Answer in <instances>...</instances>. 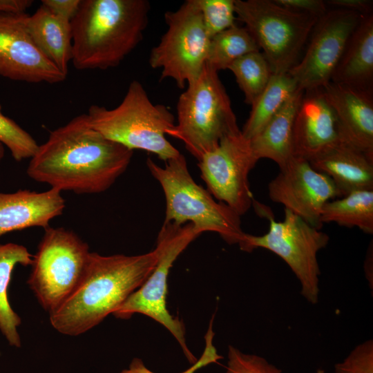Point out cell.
Returning a JSON list of instances; mask_svg holds the SVG:
<instances>
[{"label":"cell","mask_w":373,"mask_h":373,"mask_svg":"<svg viewBox=\"0 0 373 373\" xmlns=\"http://www.w3.org/2000/svg\"><path fill=\"white\" fill-rule=\"evenodd\" d=\"M133 154L94 129L84 113L50 133L30 158L26 173L60 192L99 193L125 172Z\"/></svg>","instance_id":"cell-1"},{"label":"cell","mask_w":373,"mask_h":373,"mask_svg":"<svg viewBox=\"0 0 373 373\" xmlns=\"http://www.w3.org/2000/svg\"><path fill=\"white\" fill-rule=\"evenodd\" d=\"M157 259L156 249L135 256L90 252L79 285L49 314L52 327L62 334L76 336L99 325L144 283Z\"/></svg>","instance_id":"cell-2"},{"label":"cell","mask_w":373,"mask_h":373,"mask_svg":"<svg viewBox=\"0 0 373 373\" xmlns=\"http://www.w3.org/2000/svg\"><path fill=\"white\" fill-rule=\"evenodd\" d=\"M150 9L147 0H82L71 20L73 66H118L142 41Z\"/></svg>","instance_id":"cell-3"},{"label":"cell","mask_w":373,"mask_h":373,"mask_svg":"<svg viewBox=\"0 0 373 373\" xmlns=\"http://www.w3.org/2000/svg\"><path fill=\"white\" fill-rule=\"evenodd\" d=\"M165 162L162 167L151 158L146 160L149 171L165 196L164 222L191 223L200 234L215 232L226 242L240 245L246 233L241 228L240 216L195 182L182 153Z\"/></svg>","instance_id":"cell-4"},{"label":"cell","mask_w":373,"mask_h":373,"mask_svg":"<svg viewBox=\"0 0 373 373\" xmlns=\"http://www.w3.org/2000/svg\"><path fill=\"white\" fill-rule=\"evenodd\" d=\"M86 114L94 129L132 151H145L164 162L181 153L166 137L175 125L173 114L165 106L154 104L137 80L130 83L117 106L93 105Z\"/></svg>","instance_id":"cell-5"},{"label":"cell","mask_w":373,"mask_h":373,"mask_svg":"<svg viewBox=\"0 0 373 373\" xmlns=\"http://www.w3.org/2000/svg\"><path fill=\"white\" fill-rule=\"evenodd\" d=\"M177 118L166 135L181 141L198 161L224 136L240 131L218 72L206 64L180 95Z\"/></svg>","instance_id":"cell-6"},{"label":"cell","mask_w":373,"mask_h":373,"mask_svg":"<svg viewBox=\"0 0 373 373\" xmlns=\"http://www.w3.org/2000/svg\"><path fill=\"white\" fill-rule=\"evenodd\" d=\"M235 12L274 75L288 73L298 63L318 18L287 9L274 0H235Z\"/></svg>","instance_id":"cell-7"},{"label":"cell","mask_w":373,"mask_h":373,"mask_svg":"<svg viewBox=\"0 0 373 373\" xmlns=\"http://www.w3.org/2000/svg\"><path fill=\"white\" fill-rule=\"evenodd\" d=\"M32 256L28 284L42 308L51 314L77 289L85 274L88 245L64 227L44 229Z\"/></svg>","instance_id":"cell-8"},{"label":"cell","mask_w":373,"mask_h":373,"mask_svg":"<svg viewBox=\"0 0 373 373\" xmlns=\"http://www.w3.org/2000/svg\"><path fill=\"white\" fill-rule=\"evenodd\" d=\"M200 235L191 223L164 222L157 239L158 259L155 267L144 283L113 313L121 319L141 314L155 320L171 333L191 364L197 359L186 345L184 325L171 315L166 298L170 269L180 254Z\"/></svg>","instance_id":"cell-9"},{"label":"cell","mask_w":373,"mask_h":373,"mask_svg":"<svg viewBox=\"0 0 373 373\" xmlns=\"http://www.w3.org/2000/svg\"><path fill=\"white\" fill-rule=\"evenodd\" d=\"M268 231L261 236L245 233L241 250L251 252L256 248L268 249L282 258L301 285V294L311 304H316L319 294L321 270L317 259L329 236L291 211L285 209L283 221L269 216Z\"/></svg>","instance_id":"cell-10"},{"label":"cell","mask_w":373,"mask_h":373,"mask_svg":"<svg viewBox=\"0 0 373 373\" xmlns=\"http://www.w3.org/2000/svg\"><path fill=\"white\" fill-rule=\"evenodd\" d=\"M164 21L167 30L152 48L149 62L153 69H161L160 79L171 78L183 89L202 71L211 39L196 0H186L175 11L166 12Z\"/></svg>","instance_id":"cell-11"},{"label":"cell","mask_w":373,"mask_h":373,"mask_svg":"<svg viewBox=\"0 0 373 373\" xmlns=\"http://www.w3.org/2000/svg\"><path fill=\"white\" fill-rule=\"evenodd\" d=\"M256 163L249 140L240 130L224 136L202 156L198 166L208 191L241 216L254 201L249 174Z\"/></svg>","instance_id":"cell-12"},{"label":"cell","mask_w":373,"mask_h":373,"mask_svg":"<svg viewBox=\"0 0 373 373\" xmlns=\"http://www.w3.org/2000/svg\"><path fill=\"white\" fill-rule=\"evenodd\" d=\"M362 15L341 8H328L318 18L306 44L305 54L288 74L298 88H321L331 81L347 41Z\"/></svg>","instance_id":"cell-13"},{"label":"cell","mask_w":373,"mask_h":373,"mask_svg":"<svg viewBox=\"0 0 373 373\" xmlns=\"http://www.w3.org/2000/svg\"><path fill=\"white\" fill-rule=\"evenodd\" d=\"M269 198L284 205L311 226L321 229L324 204L341 197L332 180L314 169L307 160L292 157L268 184Z\"/></svg>","instance_id":"cell-14"},{"label":"cell","mask_w":373,"mask_h":373,"mask_svg":"<svg viewBox=\"0 0 373 373\" xmlns=\"http://www.w3.org/2000/svg\"><path fill=\"white\" fill-rule=\"evenodd\" d=\"M26 12H0V76L28 83L57 84L62 73L37 46L26 28Z\"/></svg>","instance_id":"cell-15"},{"label":"cell","mask_w":373,"mask_h":373,"mask_svg":"<svg viewBox=\"0 0 373 373\" xmlns=\"http://www.w3.org/2000/svg\"><path fill=\"white\" fill-rule=\"evenodd\" d=\"M341 141L322 88L304 91L292 128V157L311 161Z\"/></svg>","instance_id":"cell-16"},{"label":"cell","mask_w":373,"mask_h":373,"mask_svg":"<svg viewBox=\"0 0 373 373\" xmlns=\"http://www.w3.org/2000/svg\"><path fill=\"white\" fill-rule=\"evenodd\" d=\"M341 141L373 160V93L329 82L322 88Z\"/></svg>","instance_id":"cell-17"},{"label":"cell","mask_w":373,"mask_h":373,"mask_svg":"<svg viewBox=\"0 0 373 373\" xmlns=\"http://www.w3.org/2000/svg\"><path fill=\"white\" fill-rule=\"evenodd\" d=\"M65 207L61 192L52 188L41 192L27 189L0 192V236L30 227L46 229Z\"/></svg>","instance_id":"cell-18"},{"label":"cell","mask_w":373,"mask_h":373,"mask_svg":"<svg viewBox=\"0 0 373 373\" xmlns=\"http://www.w3.org/2000/svg\"><path fill=\"white\" fill-rule=\"evenodd\" d=\"M309 162L332 180L341 197L373 190V160L341 140Z\"/></svg>","instance_id":"cell-19"},{"label":"cell","mask_w":373,"mask_h":373,"mask_svg":"<svg viewBox=\"0 0 373 373\" xmlns=\"http://www.w3.org/2000/svg\"><path fill=\"white\" fill-rule=\"evenodd\" d=\"M330 82L373 93V13L362 16Z\"/></svg>","instance_id":"cell-20"},{"label":"cell","mask_w":373,"mask_h":373,"mask_svg":"<svg viewBox=\"0 0 373 373\" xmlns=\"http://www.w3.org/2000/svg\"><path fill=\"white\" fill-rule=\"evenodd\" d=\"M27 30L45 56L67 76L73 58L71 21L42 4L26 19Z\"/></svg>","instance_id":"cell-21"},{"label":"cell","mask_w":373,"mask_h":373,"mask_svg":"<svg viewBox=\"0 0 373 373\" xmlns=\"http://www.w3.org/2000/svg\"><path fill=\"white\" fill-rule=\"evenodd\" d=\"M303 93L304 90L298 89L264 127L249 140L257 162L267 158L281 169L290 161L293 124Z\"/></svg>","instance_id":"cell-22"},{"label":"cell","mask_w":373,"mask_h":373,"mask_svg":"<svg viewBox=\"0 0 373 373\" xmlns=\"http://www.w3.org/2000/svg\"><path fill=\"white\" fill-rule=\"evenodd\" d=\"M32 262V255L25 246L12 242L0 244V331L15 347H21L18 327L21 321L10 305L8 286L15 266H29Z\"/></svg>","instance_id":"cell-23"},{"label":"cell","mask_w":373,"mask_h":373,"mask_svg":"<svg viewBox=\"0 0 373 373\" xmlns=\"http://www.w3.org/2000/svg\"><path fill=\"white\" fill-rule=\"evenodd\" d=\"M321 222H335L347 227H356L373 233V190L352 191L341 198L327 202L322 208Z\"/></svg>","instance_id":"cell-24"},{"label":"cell","mask_w":373,"mask_h":373,"mask_svg":"<svg viewBox=\"0 0 373 373\" xmlns=\"http://www.w3.org/2000/svg\"><path fill=\"white\" fill-rule=\"evenodd\" d=\"M298 89L296 80L288 73L273 75L251 105L249 116L241 130L243 136L250 140L256 135Z\"/></svg>","instance_id":"cell-25"},{"label":"cell","mask_w":373,"mask_h":373,"mask_svg":"<svg viewBox=\"0 0 373 373\" xmlns=\"http://www.w3.org/2000/svg\"><path fill=\"white\" fill-rule=\"evenodd\" d=\"M259 50L247 28L236 24L211 39L205 64L218 72L228 69L241 57Z\"/></svg>","instance_id":"cell-26"},{"label":"cell","mask_w":373,"mask_h":373,"mask_svg":"<svg viewBox=\"0 0 373 373\" xmlns=\"http://www.w3.org/2000/svg\"><path fill=\"white\" fill-rule=\"evenodd\" d=\"M245 95V102L251 105L264 90L274 75L262 52L248 53L228 68Z\"/></svg>","instance_id":"cell-27"},{"label":"cell","mask_w":373,"mask_h":373,"mask_svg":"<svg viewBox=\"0 0 373 373\" xmlns=\"http://www.w3.org/2000/svg\"><path fill=\"white\" fill-rule=\"evenodd\" d=\"M0 143L10 150L13 159L17 162L31 158L39 147L31 135L3 114L1 104Z\"/></svg>","instance_id":"cell-28"},{"label":"cell","mask_w":373,"mask_h":373,"mask_svg":"<svg viewBox=\"0 0 373 373\" xmlns=\"http://www.w3.org/2000/svg\"><path fill=\"white\" fill-rule=\"evenodd\" d=\"M196 3L210 39L236 25L235 0H196Z\"/></svg>","instance_id":"cell-29"},{"label":"cell","mask_w":373,"mask_h":373,"mask_svg":"<svg viewBox=\"0 0 373 373\" xmlns=\"http://www.w3.org/2000/svg\"><path fill=\"white\" fill-rule=\"evenodd\" d=\"M225 373H283V372L260 356L245 354L233 345H229Z\"/></svg>","instance_id":"cell-30"},{"label":"cell","mask_w":373,"mask_h":373,"mask_svg":"<svg viewBox=\"0 0 373 373\" xmlns=\"http://www.w3.org/2000/svg\"><path fill=\"white\" fill-rule=\"evenodd\" d=\"M334 373H373V341L356 345L343 361L335 364Z\"/></svg>","instance_id":"cell-31"},{"label":"cell","mask_w":373,"mask_h":373,"mask_svg":"<svg viewBox=\"0 0 373 373\" xmlns=\"http://www.w3.org/2000/svg\"><path fill=\"white\" fill-rule=\"evenodd\" d=\"M214 315H213L207 332L204 336L205 347L200 358L192 365L180 373H195L198 370L205 367L211 363H217L223 357L217 352L216 347L213 344L215 333L213 331V322ZM119 373H155L148 369L142 360L135 358L132 360L128 367Z\"/></svg>","instance_id":"cell-32"},{"label":"cell","mask_w":373,"mask_h":373,"mask_svg":"<svg viewBox=\"0 0 373 373\" xmlns=\"http://www.w3.org/2000/svg\"><path fill=\"white\" fill-rule=\"evenodd\" d=\"M278 4L294 11L307 13L317 17L325 14L328 7L322 0H274Z\"/></svg>","instance_id":"cell-33"},{"label":"cell","mask_w":373,"mask_h":373,"mask_svg":"<svg viewBox=\"0 0 373 373\" xmlns=\"http://www.w3.org/2000/svg\"><path fill=\"white\" fill-rule=\"evenodd\" d=\"M82 0H42L41 4L54 13L71 21L79 10Z\"/></svg>","instance_id":"cell-34"},{"label":"cell","mask_w":373,"mask_h":373,"mask_svg":"<svg viewBox=\"0 0 373 373\" xmlns=\"http://www.w3.org/2000/svg\"><path fill=\"white\" fill-rule=\"evenodd\" d=\"M325 3L328 8L348 10L362 15L373 13V1L370 0H327Z\"/></svg>","instance_id":"cell-35"},{"label":"cell","mask_w":373,"mask_h":373,"mask_svg":"<svg viewBox=\"0 0 373 373\" xmlns=\"http://www.w3.org/2000/svg\"><path fill=\"white\" fill-rule=\"evenodd\" d=\"M33 3L32 0H0V12H26Z\"/></svg>","instance_id":"cell-36"},{"label":"cell","mask_w":373,"mask_h":373,"mask_svg":"<svg viewBox=\"0 0 373 373\" xmlns=\"http://www.w3.org/2000/svg\"><path fill=\"white\" fill-rule=\"evenodd\" d=\"M5 150H4V146L0 143V162L4 157Z\"/></svg>","instance_id":"cell-37"},{"label":"cell","mask_w":373,"mask_h":373,"mask_svg":"<svg viewBox=\"0 0 373 373\" xmlns=\"http://www.w3.org/2000/svg\"><path fill=\"white\" fill-rule=\"evenodd\" d=\"M315 373H325V370L323 369H318Z\"/></svg>","instance_id":"cell-38"}]
</instances>
